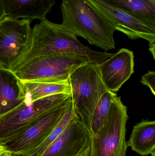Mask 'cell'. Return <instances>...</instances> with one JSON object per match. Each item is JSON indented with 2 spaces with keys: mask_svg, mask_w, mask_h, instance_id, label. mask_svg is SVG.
I'll return each mask as SVG.
<instances>
[{
  "mask_svg": "<svg viewBox=\"0 0 155 156\" xmlns=\"http://www.w3.org/2000/svg\"><path fill=\"white\" fill-rule=\"evenodd\" d=\"M25 103H31L41 98L59 93L71 94L69 81L22 82Z\"/></svg>",
  "mask_w": 155,
  "mask_h": 156,
  "instance_id": "obj_15",
  "label": "cell"
},
{
  "mask_svg": "<svg viewBox=\"0 0 155 156\" xmlns=\"http://www.w3.org/2000/svg\"><path fill=\"white\" fill-rule=\"evenodd\" d=\"M90 62L87 58L72 54H61L36 58L13 73L22 82L69 81L70 74Z\"/></svg>",
  "mask_w": 155,
  "mask_h": 156,
  "instance_id": "obj_5",
  "label": "cell"
},
{
  "mask_svg": "<svg viewBox=\"0 0 155 156\" xmlns=\"http://www.w3.org/2000/svg\"><path fill=\"white\" fill-rule=\"evenodd\" d=\"M0 156H12V153L7 149L0 154Z\"/></svg>",
  "mask_w": 155,
  "mask_h": 156,
  "instance_id": "obj_21",
  "label": "cell"
},
{
  "mask_svg": "<svg viewBox=\"0 0 155 156\" xmlns=\"http://www.w3.org/2000/svg\"><path fill=\"white\" fill-rule=\"evenodd\" d=\"M32 21L5 17L0 21V67L11 70L25 52Z\"/></svg>",
  "mask_w": 155,
  "mask_h": 156,
  "instance_id": "obj_8",
  "label": "cell"
},
{
  "mask_svg": "<svg viewBox=\"0 0 155 156\" xmlns=\"http://www.w3.org/2000/svg\"><path fill=\"white\" fill-rule=\"evenodd\" d=\"M5 17L3 1L0 0V21Z\"/></svg>",
  "mask_w": 155,
  "mask_h": 156,
  "instance_id": "obj_20",
  "label": "cell"
},
{
  "mask_svg": "<svg viewBox=\"0 0 155 156\" xmlns=\"http://www.w3.org/2000/svg\"><path fill=\"white\" fill-rule=\"evenodd\" d=\"M103 83L108 90L116 93L134 72L133 51L123 48L98 65Z\"/></svg>",
  "mask_w": 155,
  "mask_h": 156,
  "instance_id": "obj_11",
  "label": "cell"
},
{
  "mask_svg": "<svg viewBox=\"0 0 155 156\" xmlns=\"http://www.w3.org/2000/svg\"><path fill=\"white\" fill-rule=\"evenodd\" d=\"M151 156H155V152L153 153V154H151Z\"/></svg>",
  "mask_w": 155,
  "mask_h": 156,
  "instance_id": "obj_23",
  "label": "cell"
},
{
  "mask_svg": "<svg viewBox=\"0 0 155 156\" xmlns=\"http://www.w3.org/2000/svg\"><path fill=\"white\" fill-rule=\"evenodd\" d=\"M98 65L87 62L74 70L69 77L74 113L88 132L96 106L108 90L102 81Z\"/></svg>",
  "mask_w": 155,
  "mask_h": 156,
  "instance_id": "obj_3",
  "label": "cell"
},
{
  "mask_svg": "<svg viewBox=\"0 0 155 156\" xmlns=\"http://www.w3.org/2000/svg\"><path fill=\"white\" fill-rule=\"evenodd\" d=\"M5 16L13 19L32 21L46 18L56 0H3Z\"/></svg>",
  "mask_w": 155,
  "mask_h": 156,
  "instance_id": "obj_12",
  "label": "cell"
},
{
  "mask_svg": "<svg viewBox=\"0 0 155 156\" xmlns=\"http://www.w3.org/2000/svg\"><path fill=\"white\" fill-rule=\"evenodd\" d=\"M24 100L22 81L12 71L0 67V117L17 108Z\"/></svg>",
  "mask_w": 155,
  "mask_h": 156,
  "instance_id": "obj_13",
  "label": "cell"
},
{
  "mask_svg": "<svg viewBox=\"0 0 155 156\" xmlns=\"http://www.w3.org/2000/svg\"><path fill=\"white\" fill-rule=\"evenodd\" d=\"M91 144V135L75 116L40 156H89Z\"/></svg>",
  "mask_w": 155,
  "mask_h": 156,
  "instance_id": "obj_10",
  "label": "cell"
},
{
  "mask_svg": "<svg viewBox=\"0 0 155 156\" xmlns=\"http://www.w3.org/2000/svg\"><path fill=\"white\" fill-rule=\"evenodd\" d=\"M71 97L31 124L17 138L5 146L12 156H25L38 147L61 120Z\"/></svg>",
  "mask_w": 155,
  "mask_h": 156,
  "instance_id": "obj_7",
  "label": "cell"
},
{
  "mask_svg": "<svg viewBox=\"0 0 155 156\" xmlns=\"http://www.w3.org/2000/svg\"><path fill=\"white\" fill-rule=\"evenodd\" d=\"M117 96L116 93L107 90L98 101L93 113L89 130L91 136L95 134L105 122L112 104Z\"/></svg>",
  "mask_w": 155,
  "mask_h": 156,
  "instance_id": "obj_17",
  "label": "cell"
},
{
  "mask_svg": "<svg viewBox=\"0 0 155 156\" xmlns=\"http://www.w3.org/2000/svg\"><path fill=\"white\" fill-rule=\"evenodd\" d=\"M141 83L150 89L152 93L155 95V72L148 71L142 77Z\"/></svg>",
  "mask_w": 155,
  "mask_h": 156,
  "instance_id": "obj_19",
  "label": "cell"
},
{
  "mask_svg": "<svg viewBox=\"0 0 155 156\" xmlns=\"http://www.w3.org/2000/svg\"><path fill=\"white\" fill-rule=\"evenodd\" d=\"M113 25L116 31L129 39L143 38L155 44V24L128 11L115 7L101 0H86Z\"/></svg>",
  "mask_w": 155,
  "mask_h": 156,
  "instance_id": "obj_9",
  "label": "cell"
},
{
  "mask_svg": "<svg viewBox=\"0 0 155 156\" xmlns=\"http://www.w3.org/2000/svg\"><path fill=\"white\" fill-rule=\"evenodd\" d=\"M71 96L68 94H56L28 104L23 102L12 112L1 116L0 145L5 146L15 140L35 120Z\"/></svg>",
  "mask_w": 155,
  "mask_h": 156,
  "instance_id": "obj_6",
  "label": "cell"
},
{
  "mask_svg": "<svg viewBox=\"0 0 155 156\" xmlns=\"http://www.w3.org/2000/svg\"><path fill=\"white\" fill-rule=\"evenodd\" d=\"M61 54L83 56L90 62L98 64L113 54L92 50L83 44L76 36L66 30L62 24L52 23L45 18L32 29L25 52L10 70L15 72L36 58Z\"/></svg>",
  "mask_w": 155,
  "mask_h": 156,
  "instance_id": "obj_1",
  "label": "cell"
},
{
  "mask_svg": "<svg viewBox=\"0 0 155 156\" xmlns=\"http://www.w3.org/2000/svg\"><path fill=\"white\" fill-rule=\"evenodd\" d=\"M5 150H6V148L5 147L3 146L0 145V154L2 153L3 152L5 151Z\"/></svg>",
  "mask_w": 155,
  "mask_h": 156,
  "instance_id": "obj_22",
  "label": "cell"
},
{
  "mask_svg": "<svg viewBox=\"0 0 155 156\" xmlns=\"http://www.w3.org/2000/svg\"><path fill=\"white\" fill-rule=\"evenodd\" d=\"M62 25L69 32L106 51L115 48V28L86 0H62Z\"/></svg>",
  "mask_w": 155,
  "mask_h": 156,
  "instance_id": "obj_2",
  "label": "cell"
},
{
  "mask_svg": "<svg viewBox=\"0 0 155 156\" xmlns=\"http://www.w3.org/2000/svg\"><path fill=\"white\" fill-rule=\"evenodd\" d=\"M127 146L142 156L155 152V122L143 120L133 127Z\"/></svg>",
  "mask_w": 155,
  "mask_h": 156,
  "instance_id": "obj_14",
  "label": "cell"
},
{
  "mask_svg": "<svg viewBox=\"0 0 155 156\" xmlns=\"http://www.w3.org/2000/svg\"><path fill=\"white\" fill-rule=\"evenodd\" d=\"M127 107L117 96L107 119L98 132L91 136L89 156H126Z\"/></svg>",
  "mask_w": 155,
  "mask_h": 156,
  "instance_id": "obj_4",
  "label": "cell"
},
{
  "mask_svg": "<svg viewBox=\"0 0 155 156\" xmlns=\"http://www.w3.org/2000/svg\"><path fill=\"white\" fill-rule=\"evenodd\" d=\"M75 117V115L74 113L72 103L71 99L63 115L51 133L38 147L30 153L29 154L25 156L41 155L51 144L62 134L71 120Z\"/></svg>",
  "mask_w": 155,
  "mask_h": 156,
  "instance_id": "obj_18",
  "label": "cell"
},
{
  "mask_svg": "<svg viewBox=\"0 0 155 156\" xmlns=\"http://www.w3.org/2000/svg\"><path fill=\"white\" fill-rule=\"evenodd\" d=\"M155 24V0H101Z\"/></svg>",
  "mask_w": 155,
  "mask_h": 156,
  "instance_id": "obj_16",
  "label": "cell"
}]
</instances>
